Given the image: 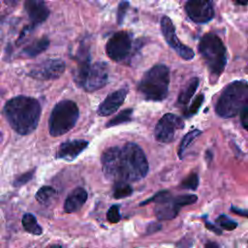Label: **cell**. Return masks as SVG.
Instances as JSON below:
<instances>
[{"label": "cell", "instance_id": "37", "mask_svg": "<svg viewBox=\"0 0 248 248\" xmlns=\"http://www.w3.org/2000/svg\"><path fill=\"white\" fill-rule=\"evenodd\" d=\"M4 1H5V3H6L7 5L15 6V5H16L20 0H4Z\"/></svg>", "mask_w": 248, "mask_h": 248}, {"label": "cell", "instance_id": "31", "mask_svg": "<svg viewBox=\"0 0 248 248\" xmlns=\"http://www.w3.org/2000/svg\"><path fill=\"white\" fill-rule=\"evenodd\" d=\"M128 8H129V2L126 1V0H122L119 5H118V9H117V22L119 25L122 24L124 18H125V16H126V13L128 11Z\"/></svg>", "mask_w": 248, "mask_h": 248}, {"label": "cell", "instance_id": "26", "mask_svg": "<svg viewBox=\"0 0 248 248\" xmlns=\"http://www.w3.org/2000/svg\"><path fill=\"white\" fill-rule=\"evenodd\" d=\"M216 223L224 230H228V231H232L233 229H235L237 227V223L234 222L233 220H232L231 218H229L226 215H220L217 219H216Z\"/></svg>", "mask_w": 248, "mask_h": 248}, {"label": "cell", "instance_id": "12", "mask_svg": "<svg viewBox=\"0 0 248 248\" xmlns=\"http://www.w3.org/2000/svg\"><path fill=\"white\" fill-rule=\"evenodd\" d=\"M161 30L165 37V40L169 46L175 50V52L185 60H191L194 58L195 53L192 48L183 45L177 38L175 34V28L172 21L168 16H163L161 19Z\"/></svg>", "mask_w": 248, "mask_h": 248}, {"label": "cell", "instance_id": "21", "mask_svg": "<svg viewBox=\"0 0 248 248\" xmlns=\"http://www.w3.org/2000/svg\"><path fill=\"white\" fill-rule=\"evenodd\" d=\"M202 134V131L198 130V129H194L190 132H188L182 139L181 140V143L179 145V148H178V151H177V154L179 156L180 159L183 158V153L185 152V150L189 147V145Z\"/></svg>", "mask_w": 248, "mask_h": 248}, {"label": "cell", "instance_id": "5", "mask_svg": "<svg viewBox=\"0 0 248 248\" xmlns=\"http://www.w3.org/2000/svg\"><path fill=\"white\" fill-rule=\"evenodd\" d=\"M199 51L210 74L219 77L227 63V50L221 39L214 33L203 35L199 44Z\"/></svg>", "mask_w": 248, "mask_h": 248}, {"label": "cell", "instance_id": "24", "mask_svg": "<svg viewBox=\"0 0 248 248\" xmlns=\"http://www.w3.org/2000/svg\"><path fill=\"white\" fill-rule=\"evenodd\" d=\"M132 113H133V109L132 108H127L124 109L122 111H120L116 116H114L112 119H110L108 123H107V127H113L116 125H120L126 122H129L132 120Z\"/></svg>", "mask_w": 248, "mask_h": 248}, {"label": "cell", "instance_id": "25", "mask_svg": "<svg viewBox=\"0 0 248 248\" xmlns=\"http://www.w3.org/2000/svg\"><path fill=\"white\" fill-rule=\"evenodd\" d=\"M171 198H172L171 194L169 191L163 190V191H160V192L156 193L150 199L140 202V205H144V204H147V203H150V202H155V203L159 204V203H163V202H166L170 201Z\"/></svg>", "mask_w": 248, "mask_h": 248}, {"label": "cell", "instance_id": "20", "mask_svg": "<svg viewBox=\"0 0 248 248\" xmlns=\"http://www.w3.org/2000/svg\"><path fill=\"white\" fill-rule=\"evenodd\" d=\"M22 226L26 232L29 233L35 234V235H40L43 233V229L42 227L38 224L35 216L31 213H25L22 216Z\"/></svg>", "mask_w": 248, "mask_h": 248}, {"label": "cell", "instance_id": "8", "mask_svg": "<svg viewBox=\"0 0 248 248\" xmlns=\"http://www.w3.org/2000/svg\"><path fill=\"white\" fill-rule=\"evenodd\" d=\"M132 47V37L127 31H119L108 41L106 51L108 56L116 62L124 60L130 53Z\"/></svg>", "mask_w": 248, "mask_h": 248}, {"label": "cell", "instance_id": "19", "mask_svg": "<svg viewBox=\"0 0 248 248\" xmlns=\"http://www.w3.org/2000/svg\"><path fill=\"white\" fill-rule=\"evenodd\" d=\"M200 80L198 78H193L189 80V82L187 83V85L185 86V88L180 92V94L178 95L177 98V102L179 105L185 106L189 103V101L191 100V98L193 97L194 93L196 92L198 86H199Z\"/></svg>", "mask_w": 248, "mask_h": 248}, {"label": "cell", "instance_id": "22", "mask_svg": "<svg viewBox=\"0 0 248 248\" xmlns=\"http://www.w3.org/2000/svg\"><path fill=\"white\" fill-rule=\"evenodd\" d=\"M56 196V190L50 186H44L36 193V200L43 204L48 203Z\"/></svg>", "mask_w": 248, "mask_h": 248}, {"label": "cell", "instance_id": "36", "mask_svg": "<svg viewBox=\"0 0 248 248\" xmlns=\"http://www.w3.org/2000/svg\"><path fill=\"white\" fill-rule=\"evenodd\" d=\"M205 248H219V245L216 242L208 241L205 243Z\"/></svg>", "mask_w": 248, "mask_h": 248}, {"label": "cell", "instance_id": "23", "mask_svg": "<svg viewBox=\"0 0 248 248\" xmlns=\"http://www.w3.org/2000/svg\"><path fill=\"white\" fill-rule=\"evenodd\" d=\"M133 193V188L127 182H115L113 186L112 196L114 199H122L129 197Z\"/></svg>", "mask_w": 248, "mask_h": 248}, {"label": "cell", "instance_id": "32", "mask_svg": "<svg viewBox=\"0 0 248 248\" xmlns=\"http://www.w3.org/2000/svg\"><path fill=\"white\" fill-rule=\"evenodd\" d=\"M240 121L242 124V127L248 131V101L243 107L242 110L240 111Z\"/></svg>", "mask_w": 248, "mask_h": 248}, {"label": "cell", "instance_id": "33", "mask_svg": "<svg viewBox=\"0 0 248 248\" xmlns=\"http://www.w3.org/2000/svg\"><path fill=\"white\" fill-rule=\"evenodd\" d=\"M231 210H232L233 213L237 214V215L248 217V210H247V209H240V208H237V207L232 206V207H231Z\"/></svg>", "mask_w": 248, "mask_h": 248}, {"label": "cell", "instance_id": "2", "mask_svg": "<svg viewBox=\"0 0 248 248\" xmlns=\"http://www.w3.org/2000/svg\"><path fill=\"white\" fill-rule=\"evenodd\" d=\"M3 111L16 133L28 135L37 128L42 108L38 100L32 97L16 96L7 101Z\"/></svg>", "mask_w": 248, "mask_h": 248}, {"label": "cell", "instance_id": "9", "mask_svg": "<svg viewBox=\"0 0 248 248\" xmlns=\"http://www.w3.org/2000/svg\"><path fill=\"white\" fill-rule=\"evenodd\" d=\"M183 127L184 122L179 116L173 113H166L158 121L155 127L154 137L156 140L168 143L173 140L175 131L178 129L181 130Z\"/></svg>", "mask_w": 248, "mask_h": 248}, {"label": "cell", "instance_id": "3", "mask_svg": "<svg viewBox=\"0 0 248 248\" xmlns=\"http://www.w3.org/2000/svg\"><path fill=\"white\" fill-rule=\"evenodd\" d=\"M248 101V82L235 80L228 84L221 93L216 106V113L223 118L238 114Z\"/></svg>", "mask_w": 248, "mask_h": 248}, {"label": "cell", "instance_id": "38", "mask_svg": "<svg viewBox=\"0 0 248 248\" xmlns=\"http://www.w3.org/2000/svg\"><path fill=\"white\" fill-rule=\"evenodd\" d=\"M233 1L239 5H246L248 3V0H233Z\"/></svg>", "mask_w": 248, "mask_h": 248}, {"label": "cell", "instance_id": "7", "mask_svg": "<svg viewBox=\"0 0 248 248\" xmlns=\"http://www.w3.org/2000/svg\"><path fill=\"white\" fill-rule=\"evenodd\" d=\"M108 79V68L104 61H98L81 75L75 77V80L78 86L87 92L96 91L104 87Z\"/></svg>", "mask_w": 248, "mask_h": 248}, {"label": "cell", "instance_id": "14", "mask_svg": "<svg viewBox=\"0 0 248 248\" xmlns=\"http://www.w3.org/2000/svg\"><path fill=\"white\" fill-rule=\"evenodd\" d=\"M127 93L128 90L126 88H121L108 95L107 98L99 106L98 114L101 116H108L115 112L123 104Z\"/></svg>", "mask_w": 248, "mask_h": 248}, {"label": "cell", "instance_id": "27", "mask_svg": "<svg viewBox=\"0 0 248 248\" xmlns=\"http://www.w3.org/2000/svg\"><path fill=\"white\" fill-rule=\"evenodd\" d=\"M199 186V176L197 173H191L181 182V187L189 190H196Z\"/></svg>", "mask_w": 248, "mask_h": 248}, {"label": "cell", "instance_id": "6", "mask_svg": "<svg viewBox=\"0 0 248 248\" xmlns=\"http://www.w3.org/2000/svg\"><path fill=\"white\" fill-rule=\"evenodd\" d=\"M78 115V108L75 102L71 100L58 102L52 108L49 116V134L53 137L66 134L76 125Z\"/></svg>", "mask_w": 248, "mask_h": 248}, {"label": "cell", "instance_id": "17", "mask_svg": "<svg viewBox=\"0 0 248 248\" xmlns=\"http://www.w3.org/2000/svg\"><path fill=\"white\" fill-rule=\"evenodd\" d=\"M87 200V192L81 188L78 187L67 197L64 203V210L66 213H73L79 210Z\"/></svg>", "mask_w": 248, "mask_h": 248}, {"label": "cell", "instance_id": "34", "mask_svg": "<svg viewBox=\"0 0 248 248\" xmlns=\"http://www.w3.org/2000/svg\"><path fill=\"white\" fill-rule=\"evenodd\" d=\"M161 229V225L157 224V223H151L148 227H147V233H152L154 232H157Z\"/></svg>", "mask_w": 248, "mask_h": 248}, {"label": "cell", "instance_id": "13", "mask_svg": "<svg viewBox=\"0 0 248 248\" xmlns=\"http://www.w3.org/2000/svg\"><path fill=\"white\" fill-rule=\"evenodd\" d=\"M188 16L196 23H205L214 16L211 0H188L185 4Z\"/></svg>", "mask_w": 248, "mask_h": 248}, {"label": "cell", "instance_id": "4", "mask_svg": "<svg viewBox=\"0 0 248 248\" xmlns=\"http://www.w3.org/2000/svg\"><path fill=\"white\" fill-rule=\"evenodd\" d=\"M170 71L165 65L153 66L142 77L139 83V90L148 101H162L169 91Z\"/></svg>", "mask_w": 248, "mask_h": 248}, {"label": "cell", "instance_id": "39", "mask_svg": "<svg viewBox=\"0 0 248 248\" xmlns=\"http://www.w3.org/2000/svg\"><path fill=\"white\" fill-rule=\"evenodd\" d=\"M47 248H63V247L61 245H59V244H52V245L48 246Z\"/></svg>", "mask_w": 248, "mask_h": 248}, {"label": "cell", "instance_id": "15", "mask_svg": "<svg viewBox=\"0 0 248 248\" xmlns=\"http://www.w3.org/2000/svg\"><path fill=\"white\" fill-rule=\"evenodd\" d=\"M88 146V141L84 140H67L60 144L56 157L58 159H63L66 161L75 160L86 147Z\"/></svg>", "mask_w": 248, "mask_h": 248}, {"label": "cell", "instance_id": "35", "mask_svg": "<svg viewBox=\"0 0 248 248\" xmlns=\"http://www.w3.org/2000/svg\"><path fill=\"white\" fill-rule=\"evenodd\" d=\"M205 227H206L208 230L212 231L213 232H215V233H217V234H221V233H222V231H221L220 229H218L216 226H214L213 224H211V223H209V222H207V221H205Z\"/></svg>", "mask_w": 248, "mask_h": 248}, {"label": "cell", "instance_id": "29", "mask_svg": "<svg viewBox=\"0 0 248 248\" xmlns=\"http://www.w3.org/2000/svg\"><path fill=\"white\" fill-rule=\"evenodd\" d=\"M34 172H35V170H32L30 171H27V172H24V173L18 175L16 178H15L13 185L15 187H20V186L26 184L29 180L32 179Z\"/></svg>", "mask_w": 248, "mask_h": 248}, {"label": "cell", "instance_id": "30", "mask_svg": "<svg viewBox=\"0 0 248 248\" xmlns=\"http://www.w3.org/2000/svg\"><path fill=\"white\" fill-rule=\"evenodd\" d=\"M107 218L111 223H117L119 222L121 216L119 212V205L118 204H112L107 213Z\"/></svg>", "mask_w": 248, "mask_h": 248}, {"label": "cell", "instance_id": "10", "mask_svg": "<svg viewBox=\"0 0 248 248\" xmlns=\"http://www.w3.org/2000/svg\"><path fill=\"white\" fill-rule=\"evenodd\" d=\"M65 62L61 59H46L37 65H34L29 71V76L40 80L56 79L62 76L65 71Z\"/></svg>", "mask_w": 248, "mask_h": 248}, {"label": "cell", "instance_id": "28", "mask_svg": "<svg viewBox=\"0 0 248 248\" xmlns=\"http://www.w3.org/2000/svg\"><path fill=\"white\" fill-rule=\"evenodd\" d=\"M203 100H204V96H203V94H200V95H198V96L194 99V101H193V103L191 104V106L189 107V108H188L187 112H185V115H187V116H191V115L196 114V113L198 112L199 108H201V106H202V104Z\"/></svg>", "mask_w": 248, "mask_h": 248}, {"label": "cell", "instance_id": "11", "mask_svg": "<svg viewBox=\"0 0 248 248\" xmlns=\"http://www.w3.org/2000/svg\"><path fill=\"white\" fill-rule=\"evenodd\" d=\"M197 200L198 197L196 195H181L171 198L170 201L159 203V205L155 207V215L159 220L173 219L183 206L192 204L196 202Z\"/></svg>", "mask_w": 248, "mask_h": 248}, {"label": "cell", "instance_id": "18", "mask_svg": "<svg viewBox=\"0 0 248 248\" xmlns=\"http://www.w3.org/2000/svg\"><path fill=\"white\" fill-rule=\"evenodd\" d=\"M48 45H49V40L46 37H42L34 41L25 48H23L22 53L27 57H35L41 52L45 51L47 48Z\"/></svg>", "mask_w": 248, "mask_h": 248}, {"label": "cell", "instance_id": "1", "mask_svg": "<svg viewBox=\"0 0 248 248\" xmlns=\"http://www.w3.org/2000/svg\"><path fill=\"white\" fill-rule=\"evenodd\" d=\"M101 163L105 176L114 182L139 181L148 172L145 154L134 142L108 148L101 156Z\"/></svg>", "mask_w": 248, "mask_h": 248}, {"label": "cell", "instance_id": "16", "mask_svg": "<svg viewBox=\"0 0 248 248\" xmlns=\"http://www.w3.org/2000/svg\"><path fill=\"white\" fill-rule=\"evenodd\" d=\"M25 11L34 27L43 23L48 16L49 11L45 4V0H26Z\"/></svg>", "mask_w": 248, "mask_h": 248}]
</instances>
